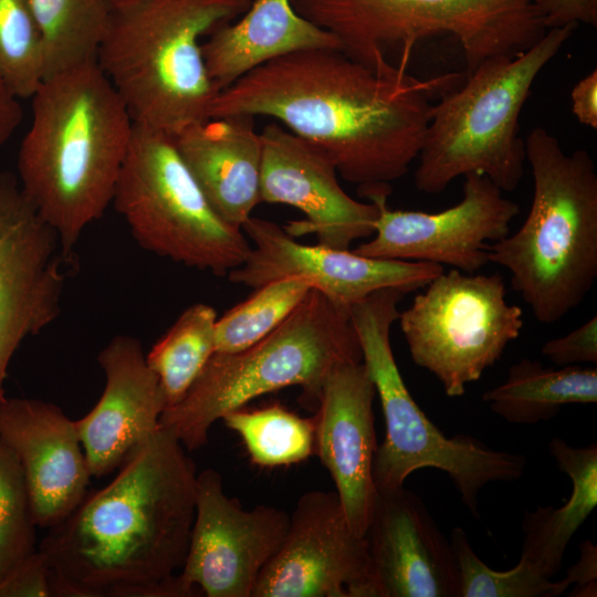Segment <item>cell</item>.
Returning a JSON list of instances; mask_svg holds the SVG:
<instances>
[{
    "instance_id": "obj_1",
    "label": "cell",
    "mask_w": 597,
    "mask_h": 597,
    "mask_svg": "<svg viewBox=\"0 0 597 597\" xmlns=\"http://www.w3.org/2000/svg\"><path fill=\"white\" fill-rule=\"evenodd\" d=\"M458 77L421 80L405 64L378 71L341 49H311L271 60L221 90L209 117L281 122L322 149L362 196L408 172L425 140L431 98Z\"/></svg>"
},
{
    "instance_id": "obj_2",
    "label": "cell",
    "mask_w": 597,
    "mask_h": 597,
    "mask_svg": "<svg viewBox=\"0 0 597 597\" xmlns=\"http://www.w3.org/2000/svg\"><path fill=\"white\" fill-rule=\"evenodd\" d=\"M167 429L39 545L53 597H184L177 582L196 512L197 471Z\"/></svg>"
},
{
    "instance_id": "obj_3",
    "label": "cell",
    "mask_w": 597,
    "mask_h": 597,
    "mask_svg": "<svg viewBox=\"0 0 597 597\" xmlns=\"http://www.w3.org/2000/svg\"><path fill=\"white\" fill-rule=\"evenodd\" d=\"M134 122L96 61L50 76L32 96L19 185L69 259L113 201Z\"/></svg>"
},
{
    "instance_id": "obj_4",
    "label": "cell",
    "mask_w": 597,
    "mask_h": 597,
    "mask_svg": "<svg viewBox=\"0 0 597 597\" xmlns=\"http://www.w3.org/2000/svg\"><path fill=\"white\" fill-rule=\"evenodd\" d=\"M534 191L513 233L488 248L534 317L553 324L576 308L597 277V172L586 149L566 154L543 127L525 139Z\"/></svg>"
},
{
    "instance_id": "obj_5",
    "label": "cell",
    "mask_w": 597,
    "mask_h": 597,
    "mask_svg": "<svg viewBox=\"0 0 597 597\" xmlns=\"http://www.w3.org/2000/svg\"><path fill=\"white\" fill-rule=\"evenodd\" d=\"M251 0H139L112 11L97 64L135 124L176 135L209 118L219 93L201 38Z\"/></svg>"
},
{
    "instance_id": "obj_6",
    "label": "cell",
    "mask_w": 597,
    "mask_h": 597,
    "mask_svg": "<svg viewBox=\"0 0 597 597\" xmlns=\"http://www.w3.org/2000/svg\"><path fill=\"white\" fill-rule=\"evenodd\" d=\"M359 362L363 354L349 308L312 287L265 337L234 353H214L186 396L165 408L159 426L195 451L207 444L217 420L262 395L298 386L304 404L317 407L327 376Z\"/></svg>"
},
{
    "instance_id": "obj_7",
    "label": "cell",
    "mask_w": 597,
    "mask_h": 597,
    "mask_svg": "<svg viewBox=\"0 0 597 597\" xmlns=\"http://www.w3.org/2000/svg\"><path fill=\"white\" fill-rule=\"evenodd\" d=\"M575 29H548L519 54L486 59L460 88L433 104L413 176L419 191L440 193L472 172L488 177L503 192L516 189L526 161L520 114L540 72Z\"/></svg>"
},
{
    "instance_id": "obj_8",
    "label": "cell",
    "mask_w": 597,
    "mask_h": 597,
    "mask_svg": "<svg viewBox=\"0 0 597 597\" xmlns=\"http://www.w3.org/2000/svg\"><path fill=\"white\" fill-rule=\"evenodd\" d=\"M407 293L379 290L349 307L363 362L375 385L384 419L385 439L377 447L373 476L377 492L404 486L415 471L433 468L444 471L462 502L479 517L478 496L490 482L522 478L525 459L495 450L468 436L448 438L427 417L409 392L394 357L390 329L398 320V304Z\"/></svg>"
},
{
    "instance_id": "obj_9",
    "label": "cell",
    "mask_w": 597,
    "mask_h": 597,
    "mask_svg": "<svg viewBox=\"0 0 597 597\" xmlns=\"http://www.w3.org/2000/svg\"><path fill=\"white\" fill-rule=\"evenodd\" d=\"M295 10L341 42L352 59L378 71L408 64L420 40L451 35L460 43L468 74L494 56H512L547 31L534 0H291Z\"/></svg>"
},
{
    "instance_id": "obj_10",
    "label": "cell",
    "mask_w": 597,
    "mask_h": 597,
    "mask_svg": "<svg viewBox=\"0 0 597 597\" xmlns=\"http://www.w3.org/2000/svg\"><path fill=\"white\" fill-rule=\"evenodd\" d=\"M138 244L218 276L240 266L251 245L210 207L171 135L134 123L113 201Z\"/></svg>"
},
{
    "instance_id": "obj_11",
    "label": "cell",
    "mask_w": 597,
    "mask_h": 597,
    "mask_svg": "<svg viewBox=\"0 0 597 597\" xmlns=\"http://www.w3.org/2000/svg\"><path fill=\"white\" fill-rule=\"evenodd\" d=\"M398 320L413 363L448 397H461L520 336L523 311L509 304L500 274L441 272Z\"/></svg>"
},
{
    "instance_id": "obj_12",
    "label": "cell",
    "mask_w": 597,
    "mask_h": 597,
    "mask_svg": "<svg viewBox=\"0 0 597 597\" xmlns=\"http://www.w3.org/2000/svg\"><path fill=\"white\" fill-rule=\"evenodd\" d=\"M463 198L453 207L429 213L388 207L389 188L363 197L377 205L379 214L371 239L353 251L365 256L450 265L476 273L490 263L488 248L510 233L519 205L505 198L488 177L468 174Z\"/></svg>"
},
{
    "instance_id": "obj_13",
    "label": "cell",
    "mask_w": 597,
    "mask_h": 597,
    "mask_svg": "<svg viewBox=\"0 0 597 597\" xmlns=\"http://www.w3.org/2000/svg\"><path fill=\"white\" fill-rule=\"evenodd\" d=\"M290 514L271 505L243 510L221 474H197L196 512L178 585L184 597H252L258 578L280 547Z\"/></svg>"
},
{
    "instance_id": "obj_14",
    "label": "cell",
    "mask_w": 597,
    "mask_h": 597,
    "mask_svg": "<svg viewBox=\"0 0 597 597\" xmlns=\"http://www.w3.org/2000/svg\"><path fill=\"white\" fill-rule=\"evenodd\" d=\"M252 597H375L367 540L350 527L336 492L300 496Z\"/></svg>"
},
{
    "instance_id": "obj_15",
    "label": "cell",
    "mask_w": 597,
    "mask_h": 597,
    "mask_svg": "<svg viewBox=\"0 0 597 597\" xmlns=\"http://www.w3.org/2000/svg\"><path fill=\"white\" fill-rule=\"evenodd\" d=\"M63 261L66 258L57 235L23 193L15 176L0 174V397L20 344L60 314Z\"/></svg>"
},
{
    "instance_id": "obj_16",
    "label": "cell",
    "mask_w": 597,
    "mask_h": 597,
    "mask_svg": "<svg viewBox=\"0 0 597 597\" xmlns=\"http://www.w3.org/2000/svg\"><path fill=\"white\" fill-rule=\"evenodd\" d=\"M253 242L244 262L228 277L258 289L269 282L298 276L329 300L349 308L383 289L406 293L423 289L443 272L428 262L376 259L323 244H303L275 222L250 217L241 227Z\"/></svg>"
},
{
    "instance_id": "obj_17",
    "label": "cell",
    "mask_w": 597,
    "mask_h": 597,
    "mask_svg": "<svg viewBox=\"0 0 597 597\" xmlns=\"http://www.w3.org/2000/svg\"><path fill=\"white\" fill-rule=\"evenodd\" d=\"M260 136L261 202L287 205L305 216L284 227L290 235L313 233L320 244L348 250L356 240L374 234L377 205L348 196L322 149L277 123L268 124Z\"/></svg>"
},
{
    "instance_id": "obj_18",
    "label": "cell",
    "mask_w": 597,
    "mask_h": 597,
    "mask_svg": "<svg viewBox=\"0 0 597 597\" xmlns=\"http://www.w3.org/2000/svg\"><path fill=\"white\" fill-rule=\"evenodd\" d=\"M365 537L375 597H459L450 542L417 494L377 492Z\"/></svg>"
},
{
    "instance_id": "obj_19",
    "label": "cell",
    "mask_w": 597,
    "mask_h": 597,
    "mask_svg": "<svg viewBox=\"0 0 597 597\" xmlns=\"http://www.w3.org/2000/svg\"><path fill=\"white\" fill-rule=\"evenodd\" d=\"M375 397L364 362L345 364L325 379L314 416V451L334 481L350 527L360 536L367 532L377 499Z\"/></svg>"
},
{
    "instance_id": "obj_20",
    "label": "cell",
    "mask_w": 597,
    "mask_h": 597,
    "mask_svg": "<svg viewBox=\"0 0 597 597\" xmlns=\"http://www.w3.org/2000/svg\"><path fill=\"white\" fill-rule=\"evenodd\" d=\"M97 362L105 388L75 427L91 475L102 478L121 468L155 436L167 402L137 338L113 337Z\"/></svg>"
},
{
    "instance_id": "obj_21",
    "label": "cell",
    "mask_w": 597,
    "mask_h": 597,
    "mask_svg": "<svg viewBox=\"0 0 597 597\" xmlns=\"http://www.w3.org/2000/svg\"><path fill=\"white\" fill-rule=\"evenodd\" d=\"M0 438L22 467L36 526L60 523L85 498L92 478L75 421L54 404L2 395Z\"/></svg>"
},
{
    "instance_id": "obj_22",
    "label": "cell",
    "mask_w": 597,
    "mask_h": 597,
    "mask_svg": "<svg viewBox=\"0 0 597 597\" xmlns=\"http://www.w3.org/2000/svg\"><path fill=\"white\" fill-rule=\"evenodd\" d=\"M253 119L247 114L209 117L172 136L212 210L239 229L261 202L262 142Z\"/></svg>"
},
{
    "instance_id": "obj_23",
    "label": "cell",
    "mask_w": 597,
    "mask_h": 597,
    "mask_svg": "<svg viewBox=\"0 0 597 597\" xmlns=\"http://www.w3.org/2000/svg\"><path fill=\"white\" fill-rule=\"evenodd\" d=\"M237 22L214 28L201 44L219 92L276 57L311 49H341L336 35L301 15L291 0H251Z\"/></svg>"
},
{
    "instance_id": "obj_24",
    "label": "cell",
    "mask_w": 597,
    "mask_h": 597,
    "mask_svg": "<svg viewBox=\"0 0 597 597\" xmlns=\"http://www.w3.org/2000/svg\"><path fill=\"white\" fill-rule=\"evenodd\" d=\"M548 450L569 476L572 493L561 507L537 506L525 514L520 561L552 578L562 567L568 543L597 506V444L572 447L554 437Z\"/></svg>"
},
{
    "instance_id": "obj_25",
    "label": "cell",
    "mask_w": 597,
    "mask_h": 597,
    "mask_svg": "<svg viewBox=\"0 0 597 597\" xmlns=\"http://www.w3.org/2000/svg\"><path fill=\"white\" fill-rule=\"evenodd\" d=\"M490 409L516 425H535L554 418L563 406L597 401L596 367L546 368L523 358L513 364L506 379L482 395Z\"/></svg>"
},
{
    "instance_id": "obj_26",
    "label": "cell",
    "mask_w": 597,
    "mask_h": 597,
    "mask_svg": "<svg viewBox=\"0 0 597 597\" xmlns=\"http://www.w3.org/2000/svg\"><path fill=\"white\" fill-rule=\"evenodd\" d=\"M40 31L44 80L97 60L112 7L107 0H30Z\"/></svg>"
},
{
    "instance_id": "obj_27",
    "label": "cell",
    "mask_w": 597,
    "mask_h": 597,
    "mask_svg": "<svg viewBox=\"0 0 597 597\" xmlns=\"http://www.w3.org/2000/svg\"><path fill=\"white\" fill-rule=\"evenodd\" d=\"M214 308L197 303L186 308L151 347L146 362L157 376L167 407L179 402L216 353Z\"/></svg>"
},
{
    "instance_id": "obj_28",
    "label": "cell",
    "mask_w": 597,
    "mask_h": 597,
    "mask_svg": "<svg viewBox=\"0 0 597 597\" xmlns=\"http://www.w3.org/2000/svg\"><path fill=\"white\" fill-rule=\"evenodd\" d=\"M221 420L242 439L252 462L263 468L304 461L315 450L314 417H301L280 405L239 408Z\"/></svg>"
},
{
    "instance_id": "obj_29",
    "label": "cell",
    "mask_w": 597,
    "mask_h": 597,
    "mask_svg": "<svg viewBox=\"0 0 597 597\" xmlns=\"http://www.w3.org/2000/svg\"><path fill=\"white\" fill-rule=\"evenodd\" d=\"M312 286L298 276L269 282L216 323V353H234L279 327L303 302Z\"/></svg>"
},
{
    "instance_id": "obj_30",
    "label": "cell",
    "mask_w": 597,
    "mask_h": 597,
    "mask_svg": "<svg viewBox=\"0 0 597 597\" xmlns=\"http://www.w3.org/2000/svg\"><path fill=\"white\" fill-rule=\"evenodd\" d=\"M449 542L459 570V597H557L569 587L565 578L553 582L521 561L504 572L492 569L462 527L451 531Z\"/></svg>"
},
{
    "instance_id": "obj_31",
    "label": "cell",
    "mask_w": 597,
    "mask_h": 597,
    "mask_svg": "<svg viewBox=\"0 0 597 597\" xmlns=\"http://www.w3.org/2000/svg\"><path fill=\"white\" fill-rule=\"evenodd\" d=\"M0 74L19 98L44 80L40 31L30 0H0Z\"/></svg>"
},
{
    "instance_id": "obj_32",
    "label": "cell",
    "mask_w": 597,
    "mask_h": 597,
    "mask_svg": "<svg viewBox=\"0 0 597 597\" xmlns=\"http://www.w3.org/2000/svg\"><path fill=\"white\" fill-rule=\"evenodd\" d=\"M36 527L22 467L0 438V582L38 549Z\"/></svg>"
},
{
    "instance_id": "obj_33",
    "label": "cell",
    "mask_w": 597,
    "mask_h": 597,
    "mask_svg": "<svg viewBox=\"0 0 597 597\" xmlns=\"http://www.w3.org/2000/svg\"><path fill=\"white\" fill-rule=\"evenodd\" d=\"M542 354L558 367L597 363V316L594 315L576 329L547 341Z\"/></svg>"
},
{
    "instance_id": "obj_34",
    "label": "cell",
    "mask_w": 597,
    "mask_h": 597,
    "mask_svg": "<svg viewBox=\"0 0 597 597\" xmlns=\"http://www.w3.org/2000/svg\"><path fill=\"white\" fill-rule=\"evenodd\" d=\"M0 597H53L51 570L39 549L0 582Z\"/></svg>"
},
{
    "instance_id": "obj_35",
    "label": "cell",
    "mask_w": 597,
    "mask_h": 597,
    "mask_svg": "<svg viewBox=\"0 0 597 597\" xmlns=\"http://www.w3.org/2000/svg\"><path fill=\"white\" fill-rule=\"evenodd\" d=\"M548 29L579 23L597 25V0H534Z\"/></svg>"
},
{
    "instance_id": "obj_36",
    "label": "cell",
    "mask_w": 597,
    "mask_h": 597,
    "mask_svg": "<svg viewBox=\"0 0 597 597\" xmlns=\"http://www.w3.org/2000/svg\"><path fill=\"white\" fill-rule=\"evenodd\" d=\"M579 558L572 565L565 577L566 582L576 587L568 594L573 597L597 596V547L586 540L579 544Z\"/></svg>"
},
{
    "instance_id": "obj_37",
    "label": "cell",
    "mask_w": 597,
    "mask_h": 597,
    "mask_svg": "<svg viewBox=\"0 0 597 597\" xmlns=\"http://www.w3.org/2000/svg\"><path fill=\"white\" fill-rule=\"evenodd\" d=\"M572 112L577 121L597 128V70L576 83L570 92Z\"/></svg>"
},
{
    "instance_id": "obj_38",
    "label": "cell",
    "mask_w": 597,
    "mask_h": 597,
    "mask_svg": "<svg viewBox=\"0 0 597 597\" xmlns=\"http://www.w3.org/2000/svg\"><path fill=\"white\" fill-rule=\"evenodd\" d=\"M19 100L0 74V145L12 136L22 121Z\"/></svg>"
},
{
    "instance_id": "obj_39",
    "label": "cell",
    "mask_w": 597,
    "mask_h": 597,
    "mask_svg": "<svg viewBox=\"0 0 597 597\" xmlns=\"http://www.w3.org/2000/svg\"><path fill=\"white\" fill-rule=\"evenodd\" d=\"M138 1L139 0H107L113 10L130 6Z\"/></svg>"
}]
</instances>
